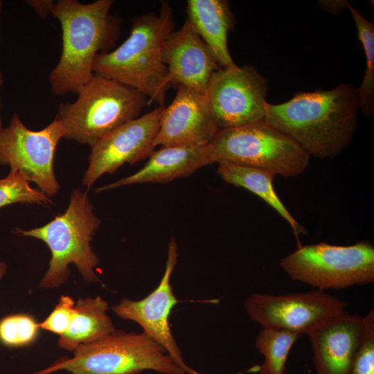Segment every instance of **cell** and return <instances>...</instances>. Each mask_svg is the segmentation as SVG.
<instances>
[{
    "label": "cell",
    "mask_w": 374,
    "mask_h": 374,
    "mask_svg": "<svg viewBox=\"0 0 374 374\" xmlns=\"http://www.w3.org/2000/svg\"><path fill=\"white\" fill-rule=\"evenodd\" d=\"M244 306L250 319L262 328L308 335L343 314L347 303L314 290L280 295L254 293L245 299Z\"/></svg>",
    "instance_id": "10"
},
{
    "label": "cell",
    "mask_w": 374,
    "mask_h": 374,
    "mask_svg": "<svg viewBox=\"0 0 374 374\" xmlns=\"http://www.w3.org/2000/svg\"><path fill=\"white\" fill-rule=\"evenodd\" d=\"M320 7L332 13H339L347 6L346 1H320Z\"/></svg>",
    "instance_id": "28"
},
{
    "label": "cell",
    "mask_w": 374,
    "mask_h": 374,
    "mask_svg": "<svg viewBox=\"0 0 374 374\" xmlns=\"http://www.w3.org/2000/svg\"><path fill=\"white\" fill-rule=\"evenodd\" d=\"M164 108L159 106L123 123L91 145L89 166L82 178L87 191L103 175L113 174L125 163L132 165L150 156Z\"/></svg>",
    "instance_id": "12"
},
{
    "label": "cell",
    "mask_w": 374,
    "mask_h": 374,
    "mask_svg": "<svg viewBox=\"0 0 374 374\" xmlns=\"http://www.w3.org/2000/svg\"><path fill=\"white\" fill-rule=\"evenodd\" d=\"M16 203L49 204L53 202L40 190L32 188L21 173L10 170L0 179V208Z\"/></svg>",
    "instance_id": "23"
},
{
    "label": "cell",
    "mask_w": 374,
    "mask_h": 374,
    "mask_svg": "<svg viewBox=\"0 0 374 374\" xmlns=\"http://www.w3.org/2000/svg\"><path fill=\"white\" fill-rule=\"evenodd\" d=\"M100 224L88 197V191L73 190L64 213L45 225L30 230L17 229L15 233L43 241L49 248V267L39 282L41 288H56L70 276L69 266L73 264L87 282L98 281L94 270L99 259L91 242Z\"/></svg>",
    "instance_id": "4"
},
{
    "label": "cell",
    "mask_w": 374,
    "mask_h": 374,
    "mask_svg": "<svg viewBox=\"0 0 374 374\" xmlns=\"http://www.w3.org/2000/svg\"><path fill=\"white\" fill-rule=\"evenodd\" d=\"M267 81L251 65L220 69L208 82L206 96L219 130L264 120Z\"/></svg>",
    "instance_id": "11"
},
{
    "label": "cell",
    "mask_w": 374,
    "mask_h": 374,
    "mask_svg": "<svg viewBox=\"0 0 374 374\" xmlns=\"http://www.w3.org/2000/svg\"><path fill=\"white\" fill-rule=\"evenodd\" d=\"M186 20L207 46L221 69L236 65L227 44L228 33L234 26L229 3L224 0H188Z\"/></svg>",
    "instance_id": "18"
},
{
    "label": "cell",
    "mask_w": 374,
    "mask_h": 374,
    "mask_svg": "<svg viewBox=\"0 0 374 374\" xmlns=\"http://www.w3.org/2000/svg\"><path fill=\"white\" fill-rule=\"evenodd\" d=\"M74 300L69 296L62 295L58 303L49 315L39 323V328L54 334L63 335L69 328L75 314Z\"/></svg>",
    "instance_id": "26"
},
{
    "label": "cell",
    "mask_w": 374,
    "mask_h": 374,
    "mask_svg": "<svg viewBox=\"0 0 374 374\" xmlns=\"http://www.w3.org/2000/svg\"><path fill=\"white\" fill-rule=\"evenodd\" d=\"M364 330V317L345 311L308 335L316 374H349Z\"/></svg>",
    "instance_id": "16"
},
{
    "label": "cell",
    "mask_w": 374,
    "mask_h": 374,
    "mask_svg": "<svg viewBox=\"0 0 374 374\" xmlns=\"http://www.w3.org/2000/svg\"><path fill=\"white\" fill-rule=\"evenodd\" d=\"M209 144L214 163L258 168L284 177L302 174L310 159L296 142L264 120L219 130Z\"/></svg>",
    "instance_id": "7"
},
{
    "label": "cell",
    "mask_w": 374,
    "mask_h": 374,
    "mask_svg": "<svg viewBox=\"0 0 374 374\" xmlns=\"http://www.w3.org/2000/svg\"><path fill=\"white\" fill-rule=\"evenodd\" d=\"M3 2L0 0V16L2 11Z\"/></svg>",
    "instance_id": "31"
},
{
    "label": "cell",
    "mask_w": 374,
    "mask_h": 374,
    "mask_svg": "<svg viewBox=\"0 0 374 374\" xmlns=\"http://www.w3.org/2000/svg\"><path fill=\"white\" fill-rule=\"evenodd\" d=\"M3 82H4V79H3V75L1 73V71H0V91H1V89L3 86ZM1 95H0V110H1ZM2 127V122H1V116H0V127Z\"/></svg>",
    "instance_id": "30"
},
{
    "label": "cell",
    "mask_w": 374,
    "mask_h": 374,
    "mask_svg": "<svg viewBox=\"0 0 374 374\" xmlns=\"http://www.w3.org/2000/svg\"><path fill=\"white\" fill-rule=\"evenodd\" d=\"M109 305L98 296L80 298L75 304V314L68 330L57 341L60 348L73 352L79 346L100 340L115 328L107 314Z\"/></svg>",
    "instance_id": "19"
},
{
    "label": "cell",
    "mask_w": 374,
    "mask_h": 374,
    "mask_svg": "<svg viewBox=\"0 0 374 374\" xmlns=\"http://www.w3.org/2000/svg\"><path fill=\"white\" fill-rule=\"evenodd\" d=\"M77 94L74 102L59 105L55 118L64 139L90 146L138 118L148 99L132 87L95 74Z\"/></svg>",
    "instance_id": "5"
},
{
    "label": "cell",
    "mask_w": 374,
    "mask_h": 374,
    "mask_svg": "<svg viewBox=\"0 0 374 374\" xmlns=\"http://www.w3.org/2000/svg\"><path fill=\"white\" fill-rule=\"evenodd\" d=\"M7 268H8L7 265L3 262L0 261V280L2 279V278L5 275L7 271Z\"/></svg>",
    "instance_id": "29"
},
{
    "label": "cell",
    "mask_w": 374,
    "mask_h": 374,
    "mask_svg": "<svg viewBox=\"0 0 374 374\" xmlns=\"http://www.w3.org/2000/svg\"><path fill=\"white\" fill-rule=\"evenodd\" d=\"M174 28L172 10L166 1L161 3L159 14L137 16L132 21L129 37L118 47L95 57L93 74L132 87L163 106L171 86L162 51Z\"/></svg>",
    "instance_id": "3"
},
{
    "label": "cell",
    "mask_w": 374,
    "mask_h": 374,
    "mask_svg": "<svg viewBox=\"0 0 374 374\" xmlns=\"http://www.w3.org/2000/svg\"><path fill=\"white\" fill-rule=\"evenodd\" d=\"M217 163V172L225 182L249 190L272 207L291 226L298 247L301 245L299 236L306 233V230L292 217L275 191L273 186L274 173L227 161Z\"/></svg>",
    "instance_id": "20"
},
{
    "label": "cell",
    "mask_w": 374,
    "mask_h": 374,
    "mask_svg": "<svg viewBox=\"0 0 374 374\" xmlns=\"http://www.w3.org/2000/svg\"><path fill=\"white\" fill-rule=\"evenodd\" d=\"M62 138L64 131L56 118L44 129L35 131L28 129L15 112L9 125L0 127V164L19 172L52 197L60 188L53 164Z\"/></svg>",
    "instance_id": "9"
},
{
    "label": "cell",
    "mask_w": 374,
    "mask_h": 374,
    "mask_svg": "<svg viewBox=\"0 0 374 374\" xmlns=\"http://www.w3.org/2000/svg\"><path fill=\"white\" fill-rule=\"evenodd\" d=\"M26 2L39 17L46 19L51 15V10L55 1L52 0H29Z\"/></svg>",
    "instance_id": "27"
},
{
    "label": "cell",
    "mask_w": 374,
    "mask_h": 374,
    "mask_svg": "<svg viewBox=\"0 0 374 374\" xmlns=\"http://www.w3.org/2000/svg\"><path fill=\"white\" fill-rule=\"evenodd\" d=\"M39 325L30 315L10 314L0 319V343L8 348L30 345L38 334Z\"/></svg>",
    "instance_id": "24"
},
{
    "label": "cell",
    "mask_w": 374,
    "mask_h": 374,
    "mask_svg": "<svg viewBox=\"0 0 374 374\" xmlns=\"http://www.w3.org/2000/svg\"><path fill=\"white\" fill-rule=\"evenodd\" d=\"M346 8L355 22L358 38L366 57V69L362 82L357 89L359 109L366 116L374 111V25L348 3Z\"/></svg>",
    "instance_id": "22"
},
{
    "label": "cell",
    "mask_w": 374,
    "mask_h": 374,
    "mask_svg": "<svg viewBox=\"0 0 374 374\" xmlns=\"http://www.w3.org/2000/svg\"><path fill=\"white\" fill-rule=\"evenodd\" d=\"M177 257V244L175 239L172 238L168 244L165 271L156 289L141 300L123 299L118 304L112 305V310L118 317L133 321L141 326L143 332L163 347L185 374H202L184 362L169 323L172 309L178 302L170 284Z\"/></svg>",
    "instance_id": "13"
},
{
    "label": "cell",
    "mask_w": 374,
    "mask_h": 374,
    "mask_svg": "<svg viewBox=\"0 0 374 374\" xmlns=\"http://www.w3.org/2000/svg\"><path fill=\"white\" fill-rule=\"evenodd\" d=\"M365 330L349 374H374V310L364 316Z\"/></svg>",
    "instance_id": "25"
},
{
    "label": "cell",
    "mask_w": 374,
    "mask_h": 374,
    "mask_svg": "<svg viewBox=\"0 0 374 374\" xmlns=\"http://www.w3.org/2000/svg\"><path fill=\"white\" fill-rule=\"evenodd\" d=\"M357 89L340 84L328 90L297 92L288 101L267 103L264 121L296 142L310 157L339 154L357 127Z\"/></svg>",
    "instance_id": "1"
},
{
    "label": "cell",
    "mask_w": 374,
    "mask_h": 374,
    "mask_svg": "<svg viewBox=\"0 0 374 374\" xmlns=\"http://www.w3.org/2000/svg\"><path fill=\"white\" fill-rule=\"evenodd\" d=\"M162 59L171 87L184 86L205 96L212 74L220 69L187 20L166 39Z\"/></svg>",
    "instance_id": "15"
},
{
    "label": "cell",
    "mask_w": 374,
    "mask_h": 374,
    "mask_svg": "<svg viewBox=\"0 0 374 374\" xmlns=\"http://www.w3.org/2000/svg\"><path fill=\"white\" fill-rule=\"evenodd\" d=\"M62 370L71 374H141L148 370L161 374H185L165 348L143 332L117 330L100 340L79 346L72 357L60 358L32 374Z\"/></svg>",
    "instance_id": "6"
},
{
    "label": "cell",
    "mask_w": 374,
    "mask_h": 374,
    "mask_svg": "<svg viewBox=\"0 0 374 374\" xmlns=\"http://www.w3.org/2000/svg\"><path fill=\"white\" fill-rule=\"evenodd\" d=\"M280 266L293 280L325 292L367 285L374 282V246L369 241L301 245Z\"/></svg>",
    "instance_id": "8"
},
{
    "label": "cell",
    "mask_w": 374,
    "mask_h": 374,
    "mask_svg": "<svg viewBox=\"0 0 374 374\" xmlns=\"http://www.w3.org/2000/svg\"><path fill=\"white\" fill-rule=\"evenodd\" d=\"M148 161L136 173L96 189L103 192L122 186L143 183H166L188 176L213 163L210 144L161 146L154 151Z\"/></svg>",
    "instance_id": "17"
},
{
    "label": "cell",
    "mask_w": 374,
    "mask_h": 374,
    "mask_svg": "<svg viewBox=\"0 0 374 374\" xmlns=\"http://www.w3.org/2000/svg\"><path fill=\"white\" fill-rule=\"evenodd\" d=\"M301 335L283 330L262 328L255 340V347L263 356L260 374H286L290 352Z\"/></svg>",
    "instance_id": "21"
},
{
    "label": "cell",
    "mask_w": 374,
    "mask_h": 374,
    "mask_svg": "<svg viewBox=\"0 0 374 374\" xmlns=\"http://www.w3.org/2000/svg\"><path fill=\"white\" fill-rule=\"evenodd\" d=\"M172 103L164 108L154 146L210 143L219 130L206 96L178 86Z\"/></svg>",
    "instance_id": "14"
},
{
    "label": "cell",
    "mask_w": 374,
    "mask_h": 374,
    "mask_svg": "<svg viewBox=\"0 0 374 374\" xmlns=\"http://www.w3.org/2000/svg\"><path fill=\"white\" fill-rule=\"evenodd\" d=\"M113 3V0L55 2L51 15L60 24L62 46L60 60L48 78L53 94L78 93L94 75L95 57L109 52L114 45L121 25L119 19L110 14Z\"/></svg>",
    "instance_id": "2"
}]
</instances>
